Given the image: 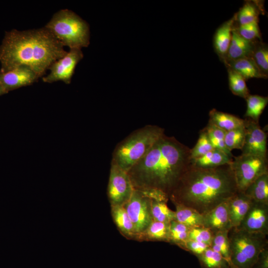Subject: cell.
<instances>
[{
    "label": "cell",
    "instance_id": "obj_1",
    "mask_svg": "<svg viewBox=\"0 0 268 268\" xmlns=\"http://www.w3.org/2000/svg\"><path fill=\"white\" fill-rule=\"evenodd\" d=\"M190 160L188 147L164 134L128 173L134 188L158 190L169 197Z\"/></svg>",
    "mask_w": 268,
    "mask_h": 268
},
{
    "label": "cell",
    "instance_id": "obj_2",
    "mask_svg": "<svg viewBox=\"0 0 268 268\" xmlns=\"http://www.w3.org/2000/svg\"><path fill=\"white\" fill-rule=\"evenodd\" d=\"M230 164L212 168L190 165L169 198L204 215L238 192Z\"/></svg>",
    "mask_w": 268,
    "mask_h": 268
},
{
    "label": "cell",
    "instance_id": "obj_3",
    "mask_svg": "<svg viewBox=\"0 0 268 268\" xmlns=\"http://www.w3.org/2000/svg\"><path fill=\"white\" fill-rule=\"evenodd\" d=\"M67 52L45 27L37 29L6 32L0 45V71L20 66L29 67L40 77Z\"/></svg>",
    "mask_w": 268,
    "mask_h": 268
},
{
    "label": "cell",
    "instance_id": "obj_4",
    "mask_svg": "<svg viewBox=\"0 0 268 268\" xmlns=\"http://www.w3.org/2000/svg\"><path fill=\"white\" fill-rule=\"evenodd\" d=\"M164 134V129L157 126L147 125L136 130L116 146L111 163L128 172Z\"/></svg>",
    "mask_w": 268,
    "mask_h": 268
},
{
    "label": "cell",
    "instance_id": "obj_5",
    "mask_svg": "<svg viewBox=\"0 0 268 268\" xmlns=\"http://www.w3.org/2000/svg\"><path fill=\"white\" fill-rule=\"evenodd\" d=\"M63 46L81 49L90 43L87 22L72 11L64 9L55 13L44 26Z\"/></svg>",
    "mask_w": 268,
    "mask_h": 268
},
{
    "label": "cell",
    "instance_id": "obj_6",
    "mask_svg": "<svg viewBox=\"0 0 268 268\" xmlns=\"http://www.w3.org/2000/svg\"><path fill=\"white\" fill-rule=\"evenodd\" d=\"M267 235L231 228L228 233L231 268H253L267 248Z\"/></svg>",
    "mask_w": 268,
    "mask_h": 268
},
{
    "label": "cell",
    "instance_id": "obj_7",
    "mask_svg": "<svg viewBox=\"0 0 268 268\" xmlns=\"http://www.w3.org/2000/svg\"><path fill=\"white\" fill-rule=\"evenodd\" d=\"M230 165L240 192H244L260 176L268 173L267 158L257 156L241 154L235 157Z\"/></svg>",
    "mask_w": 268,
    "mask_h": 268
},
{
    "label": "cell",
    "instance_id": "obj_8",
    "mask_svg": "<svg viewBox=\"0 0 268 268\" xmlns=\"http://www.w3.org/2000/svg\"><path fill=\"white\" fill-rule=\"evenodd\" d=\"M123 206L130 217L138 236L153 221L151 199L147 191L134 188L131 197Z\"/></svg>",
    "mask_w": 268,
    "mask_h": 268
},
{
    "label": "cell",
    "instance_id": "obj_9",
    "mask_svg": "<svg viewBox=\"0 0 268 268\" xmlns=\"http://www.w3.org/2000/svg\"><path fill=\"white\" fill-rule=\"evenodd\" d=\"M134 190L128 172L111 163L107 189L111 206L124 205L131 197Z\"/></svg>",
    "mask_w": 268,
    "mask_h": 268
},
{
    "label": "cell",
    "instance_id": "obj_10",
    "mask_svg": "<svg viewBox=\"0 0 268 268\" xmlns=\"http://www.w3.org/2000/svg\"><path fill=\"white\" fill-rule=\"evenodd\" d=\"M83 57L80 49H70L65 56L50 66V72L43 77V81L51 83L61 80L67 84L70 83L75 67Z\"/></svg>",
    "mask_w": 268,
    "mask_h": 268
},
{
    "label": "cell",
    "instance_id": "obj_11",
    "mask_svg": "<svg viewBox=\"0 0 268 268\" xmlns=\"http://www.w3.org/2000/svg\"><path fill=\"white\" fill-rule=\"evenodd\" d=\"M245 128L246 136L242 154L267 158V134L261 128L258 122L250 119L245 120Z\"/></svg>",
    "mask_w": 268,
    "mask_h": 268
},
{
    "label": "cell",
    "instance_id": "obj_12",
    "mask_svg": "<svg viewBox=\"0 0 268 268\" xmlns=\"http://www.w3.org/2000/svg\"><path fill=\"white\" fill-rule=\"evenodd\" d=\"M250 232L268 233V203L253 202L239 226Z\"/></svg>",
    "mask_w": 268,
    "mask_h": 268
},
{
    "label": "cell",
    "instance_id": "obj_13",
    "mask_svg": "<svg viewBox=\"0 0 268 268\" xmlns=\"http://www.w3.org/2000/svg\"><path fill=\"white\" fill-rule=\"evenodd\" d=\"M40 77L29 67H17L6 71H0V83L6 92L31 84Z\"/></svg>",
    "mask_w": 268,
    "mask_h": 268
},
{
    "label": "cell",
    "instance_id": "obj_14",
    "mask_svg": "<svg viewBox=\"0 0 268 268\" xmlns=\"http://www.w3.org/2000/svg\"><path fill=\"white\" fill-rule=\"evenodd\" d=\"M227 201L222 202L203 215V226L209 228L214 233L231 229Z\"/></svg>",
    "mask_w": 268,
    "mask_h": 268
},
{
    "label": "cell",
    "instance_id": "obj_15",
    "mask_svg": "<svg viewBox=\"0 0 268 268\" xmlns=\"http://www.w3.org/2000/svg\"><path fill=\"white\" fill-rule=\"evenodd\" d=\"M228 212L231 228L239 226L248 212L253 200L244 193L238 192L228 201Z\"/></svg>",
    "mask_w": 268,
    "mask_h": 268
},
{
    "label": "cell",
    "instance_id": "obj_16",
    "mask_svg": "<svg viewBox=\"0 0 268 268\" xmlns=\"http://www.w3.org/2000/svg\"><path fill=\"white\" fill-rule=\"evenodd\" d=\"M235 23L234 14L229 20L223 23L216 30L213 37V47L215 53L224 63L231 43L232 30Z\"/></svg>",
    "mask_w": 268,
    "mask_h": 268
},
{
    "label": "cell",
    "instance_id": "obj_17",
    "mask_svg": "<svg viewBox=\"0 0 268 268\" xmlns=\"http://www.w3.org/2000/svg\"><path fill=\"white\" fill-rule=\"evenodd\" d=\"M255 41H250L244 39L234 28L231 43L224 64L241 58H251Z\"/></svg>",
    "mask_w": 268,
    "mask_h": 268
},
{
    "label": "cell",
    "instance_id": "obj_18",
    "mask_svg": "<svg viewBox=\"0 0 268 268\" xmlns=\"http://www.w3.org/2000/svg\"><path fill=\"white\" fill-rule=\"evenodd\" d=\"M232 160L224 152L213 148L199 157L191 159L190 165L197 168H212L229 164Z\"/></svg>",
    "mask_w": 268,
    "mask_h": 268
},
{
    "label": "cell",
    "instance_id": "obj_19",
    "mask_svg": "<svg viewBox=\"0 0 268 268\" xmlns=\"http://www.w3.org/2000/svg\"><path fill=\"white\" fill-rule=\"evenodd\" d=\"M240 74L245 80L250 78H267L264 76L251 58H244L228 62L224 64Z\"/></svg>",
    "mask_w": 268,
    "mask_h": 268
},
{
    "label": "cell",
    "instance_id": "obj_20",
    "mask_svg": "<svg viewBox=\"0 0 268 268\" xmlns=\"http://www.w3.org/2000/svg\"><path fill=\"white\" fill-rule=\"evenodd\" d=\"M210 123L226 132L244 126L245 120L213 109L209 113Z\"/></svg>",
    "mask_w": 268,
    "mask_h": 268
},
{
    "label": "cell",
    "instance_id": "obj_21",
    "mask_svg": "<svg viewBox=\"0 0 268 268\" xmlns=\"http://www.w3.org/2000/svg\"><path fill=\"white\" fill-rule=\"evenodd\" d=\"M111 214L114 223L123 235L136 239L137 234L134 227L123 205L111 206Z\"/></svg>",
    "mask_w": 268,
    "mask_h": 268
},
{
    "label": "cell",
    "instance_id": "obj_22",
    "mask_svg": "<svg viewBox=\"0 0 268 268\" xmlns=\"http://www.w3.org/2000/svg\"><path fill=\"white\" fill-rule=\"evenodd\" d=\"M174 204L176 207L174 220L190 228L203 226V215L191 207L177 203Z\"/></svg>",
    "mask_w": 268,
    "mask_h": 268
},
{
    "label": "cell",
    "instance_id": "obj_23",
    "mask_svg": "<svg viewBox=\"0 0 268 268\" xmlns=\"http://www.w3.org/2000/svg\"><path fill=\"white\" fill-rule=\"evenodd\" d=\"M169 223L153 220L136 239L169 242Z\"/></svg>",
    "mask_w": 268,
    "mask_h": 268
},
{
    "label": "cell",
    "instance_id": "obj_24",
    "mask_svg": "<svg viewBox=\"0 0 268 268\" xmlns=\"http://www.w3.org/2000/svg\"><path fill=\"white\" fill-rule=\"evenodd\" d=\"M150 199L151 211L153 220L167 223L174 220L175 211L170 209L167 204L168 198L166 197H150Z\"/></svg>",
    "mask_w": 268,
    "mask_h": 268
},
{
    "label": "cell",
    "instance_id": "obj_25",
    "mask_svg": "<svg viewBox=\"0 0 268 268\" xmlns=\"http://www.w3.org/2000/svg\"><path fill=\"white\" fill-rule=\"evenodd\" d=\"M243 193L254 201L268 203V173L258 177Z\"/></svg>",
    "mask_w": 268,
    "mask_h": 268
},
{
    "label": "cell",
    "instance_id": "obj_26",
    "mask_svg": "<svg viewBox=\"0 0 268 268\" xmlns=\"http://www.w3.org/2000/svg\"><path fill=\"white\" fill-rule=\"evenodd\" d=\"M260 5L254 1H246L235 14V24L245 25L254 22H259ZM236 25V26H237Z\"/></svg>",
    "mask_w": 268,
    "mask_h": 268
},
{
    "label": "cell",
    "instance_id": "obj_27",
    "mask_svg": "<svg viewBox=\"0 0 268 268\" xmlns=\"http://www.w3.org/2000/svg\"><path fill=\"white\" fill-rule=\"evenodd\" d=\"M245 99L247 109L245 116L258 122L260 116L268 104V97L250 94Z\"/></svg>",
    "mask_w": 268,
    "mask_h": 268
},
{
    "label": "cell",
    "instance_id": "obj_28",
    "mask_svg": "<svg viewBox=\"0 0 268 268\" xmlns=\"http://www.w3.org/2000/svg\"><path fill=\"white\" fill-rule=\"evenodd\" d=\"M197 257L203 268H231L228 262L222 255L210 247Z\"/></svg>",
    "mask_w": 268,
    "mask_h": 268
},
{
    "label": "cell",
    "instance_id": "obj_29",
    "mask_svg": "<svg viewBox=\"0 0 268 268\" xmlns=\"http://www.w3.org/2000/svg\"><path fill=\"white\" fill-rule=\"evenodd\" d=\"M251 58L254 62L262 73L268 78V47L262 40L255 41Z\"/></svg>",
    "mask_w": 268,
    "mask_h": 268
},
{
    "label": "cell",
    "instance_id": "obj_30",
    "mask_svg": "<svg viewBox=\"0 0 268 268\" xmlns=\"http://www.w3.org/2000/svg\"><path fill=\"white\" fill-rule=\"evenodd\" d=\"M209 141L214 149L219 150L230 157H233L231 152L226 147L224 142L225 132L208 123L205 128Z\"/></svg>",
    "mask_w": 268,
    "mask_h": 268
},
{
    "label": "cell",
    "instance_id": "obj_31",
    "mask_svg": "<svg viewBox=\"0 0 268 268\" xmlns=\"http://www.w3.org/2000/svg\"><path fill=\"white\" fill-rule=\"evenodd\" d=\"M228 83L230 90L236 96L246 99L250 94L246 80L238 73L228 68Z\"/></svg>",
    "mask_w": 268,
    "mask_h": 268
},
{
    "label": "cell",
    "instance_id": "obj_32",
    "mask_svg": "<svg viewBox=\"0 0 268 268\" xmlns=\"http://www.w3.org/2000/svg\"><path fill=\"white\" fill-rule=\"evenodd\" d=\"M229 231L223 230L214 233L212 245L210 247L219 253L230 265Z\"/></svg>",
    "mask_w": 268,
    "mask_h": 268
},
{
    "label": "cell",
    "instance_id": "obj_33",
    "mask_svg": "<svg viewBox=\"0 0 268 268\" xmlns=\"http://www.w3.org/2000/svg\"><path fill=\"white\" fill-rule=\"evenodd\" d=\"M190 229L176 220L172 221L169 223V242L183 248L186 242L188 240Z\"/></svg>",
    "mask_w": 268,
    "mask_h": 268
},
{
    "label": "cell",
    "instance_id": "obj_34",
    "mask_svg": "<svg viewBox=\"0 0 268 268\" xmlns=\"http://www.w3.org/2000/svg\"><path fill=\"white\" fill-rule=\"evenodd\" d=\"M245 136V125L225 132L224 142L227 148L231 152L234 149L241 150L244 144Z\"/></svg>",
    "mask_w": 268,
    "mask_h": 268
},
{
    "label": "cell",
    "instance_id": "obj_35",
    "mask_svg": "<svg viewBox=\"0 0 268 268\" xmlns=\"http://www.w3.org/2000/svg\"><path fill=\"white\" fill-rule=\"evenodd\" d=\"M213 149L208 135L203 129L200 133L196 144L193 148L190 149L191 159L199 157Z\"/></svg>",
    "mask_w": 268,
    "mask_h": 268
},
{
    "label": "cell",
    "instance_id": "obj_36",
    "mask_svg": "<svg viewBox=\"0 0 268 268\" xmlns=\"http://www.w3.org/2000/svg\"><path fill=\"white\" fill-rule=\"evenodd\" d=\"M234 28L239 35L247 40L250 41L262 40L258 22L239 26H236L235 23Z\"/></svg>",
    "mask_w": 268,
    "mask_h": 268
},
{
    "label": "cell",
    "instance_id": "obj_37",
    "mask_svg": "<svg viewBox=\"0 0 268 268\" xmlns=\"http://www.w3.org/2000/svg\"><path fill=\"white\" fill-rule=\"evenodd\" d=\"M213 236L214 233L209 228L204 226L196 227L190 229L188 240L200 242L210 247Z\"/></svg>",
    "mask_w": 268,
    "mask_h": 268
},
{
    "label": "cell",
    "instance_id": "obj_38",
    "mask_svg": "<svg viewBox=\"0 0 268 268\" xmlns=\"http://www.w3.org/2000/svg\"><path fill=\"white\" fill-rule=\"evenodd\" d=\"M209 247H210L209 246L204 243L188 240L183 249L190 252L197 257L202 254Z\"/></svg>",
    "mask_w": 268,
    "mask_h": 268
},
{
    "label": "cell",
    "instance_id": "obj_39",
    "mask_svg": "<svg viewBox=\"0 0 268 268\" xmlns=\"http://www.w3.org/2000/svg\"><path fill=\"white\" fill-rule=\"evenodd\" d=\"M253 268H268V250L267 248L260 254Z\"/></svg>",
    "mask_w": 268,
    "mask_h": 268
},
{
    "label": "cell",
    "instance_id": "obj_40",
    "mask_svg": "<svg viewBox=\"0 0 268 268\" xmlns=\"http://www.w3.org/2000/svg\"><path fill=\"white\" fill-rule=\"evenodd\" d=\"M7 93L4 88L3 87L1 84L0 83V95H2Z\"/></svg>",
    "mask_w": 268,
    "mask_h": 268
}]
</instances>
